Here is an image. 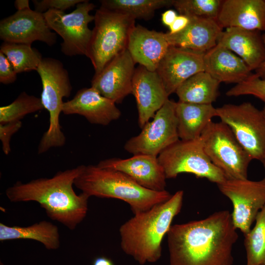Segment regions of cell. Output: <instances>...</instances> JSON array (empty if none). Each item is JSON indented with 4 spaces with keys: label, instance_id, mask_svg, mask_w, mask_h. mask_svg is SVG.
<instances>
[{
    "label": "cell",
    "instance_id": "33",
    "mask_svg": "<svg viewBox=\"0 0 265 265\" xmlns=\"http://www.w3.org/2000/svg\"><path fill=\"white\" fill-rule=\"evenodd\" d=\"M84 0H33L32 3L34 10L44 13L49 10H55L64 12Z\"/></svg>",
    "mask_w": 265,
    "mask_h": 265
},
{
    "label": "cell",
    "instance_id": "8",
    "mask_svg": "<svg viewBox=\"0 0 265 265\" xmlns=\"http://www.w3.org/2000/svg\"><path fill=\"white\" fill-rule=\"evenodd\" d=\"M158 159L166 179L175 178L181 173H190L216 185L227 179L206 155L201 137L187 141L180 139L163 151Z\"/></svg>",
    "mask_w": 265,
    "mask_h": 265
},
{
    "label": "cell",
    "instance_id": "16",
    "mask_svg": "<svg viewBox=\"0 0 265 265\" xmlns=\"http://www.w3.org/2000/svg\"><path fill=\"white\" fill-rule=\"evenodd\" d=\"M97 165L121 172L145 188L165 190L167 179L158 157L139 154L126 159L111 158L101 160Z\"/></svg>",
    "mask_w": 265,
    "mask_h": 265
},
{
    "label": "cell",
    "instance_id": "15",
    "mask_svg": "<svg viewBox=\"0 0 265 265\" xmlns=\"http://www.w3.org/2000/svg\"><path fill=\"white\" fill-rule=\"evenodd\" d=\"M205 53L170 46L156 70L169 96L186 80L204 71Z\"/></svg>",
    "mask_w": 265,
    "mask_h": 265
},
{
    "label": "cell",
    "instance_id": "21",
    "mask_svg": "<svg viewBox=\"0 0 265 265\" xmlns=\"http://www.w3.org/2000/svg\"><path fill=\"white\" fill-rule=\"evenodd\" d=\"M216 20L222 28L265 31V0H223Z\"/></svg>",
    "mask_w": 265,
    "mask_h": 265
},
{
    "label": "cell",
    "instance_id": "36",
    "mask_svg": "<svg viewBox=\"0 0 265 265\" xmlns=\"http://www.w3.org/2000/svg\"><path fill=\"white\" fill-rule=\"evenodd\" d=\"M190 21L189 17L184 15H178L173 23L169 27L170 34H175L183 30L188 25Z\"/></svg>",
    "mask_w": 265,
    "mask_h": 265
},
{
    "label": "cell",
    "instance_id": "19",
    "mask_svg": "<svg viewBox=\"0 0 265 265\" xmlns=\"http://www.w3.org/2000/svg\"><path fill=\"white\" fill-rule=\"evenodd\" d=\"M169 46L165 33L137 25L130 33L127 49L135 63L156 71Z\"/></svg>",
    "mask_w": 265,
    "mask_h": 265
},
{
    "label": "cell",
    "instance_id": "38",
    "mask_svg": "<svg viewBox=\"0 0 265 265\" xmlns=\"http://www.w3.org/2000/svg\"><path fill=\"white\" fill-rule=\"evenodd\" d=\"M262 35L265 47V31ZM255 71V74L258 77L262 79H265V58L262 64Z\"/></svg>",
    "mask_w": 265,
    "mask_h": 265
},
{
    "label": "cell",
    "instance_id": "41",
    "mask_svg": "<svg viewBox=\"0 0 265 265\" xmlns=\"http://www.w3.org/2000/svg\"><path fill=\"white\" fill-rule=\"evenodd\" d=\"M262 111L263 112L264 118L265 119V102H264V105L263 109H262Z\"/></svg>",
    "mask_w": 265,
    "mask_h": 265
},
{
    "label": "cell",
    "instance_id": "3",
    "mask_svg": "<svg viewBox=\"0 0 265 265\" xmlns=\"http://www.w3.org/2000/svg\"><path fill=\"white\" fill-rule=\"evenodd\" d=\"M184 191L164 202L134 214L119 228L122 250L140 264L155 263L161 255V243L174 217L181 212Z\"/></svg>",
    "mask_w": 265,
    "mask_h": 265
},
{
    "label": "cell",
    "instance_id": "22",
    "mask_svg": "<svg viewBox=\"0 0 265 265\" xmlns=\"http://www.w3.org/2000/svg\"><path fill=\"white\" fill-rule=\"evenodd\" d=\"M203 60L204 71L220 83L239 84L254 74L241 58L217 44L205 53Z\"/></svg>",
    "mask_w": 265,
    "mask_h": 265
},
{
    "label": "cell",
    "instance_id": "20",
    "mask_svg": "<svg viewBox=\"0 0 265 265\" xmlns=\"http://www.w3.org/2000/svg\"><path fill=\"white\" fill-rule=\"evenodd\" d=\"M190 21L182 31L165 33L170 46L205 53L217 44L223 29L213 19L189 17Z\"/></svg>",
    "mask_w": 265,
    "mask_h": 265
},
{
    "label": "cell",
    "instance_id": "28",
    "mask_svg": "<svg viewBox=\"0 0 265 265\" xmlns=\"http://www.w3.org/2000/svg\"><path fill=\"white\" fill-rule=\"evenodd\" d=\"M0 52L9 60L17 74L37 69L43 57L31 45L3 42Z\"/></svg>",
    "mask_w": 265,
    "mask_h": 265
},
{
    "label": "cell",
    "instance_id": "26",
    "mask_svg": "<svg viewBox=\"0 0 265 265\" xmlns=\"http://www.w3.org/2000/svg\"><path fill=\"white\" fill-rule=\"evenodd\" d=\"M220 82L205 71L184 81L176 90L179 101L197 104H212L218 96Z\"/></svg>",
    "mask_w": 265,
    "mask_h": 265
},
{
    "label": "cell",
    "instance_id": "4",
    "mask_svg": "<svg viewBox=\"0 0 265 265\" xmlns=\"http://www.w3.org/2000/svg\"><path fill=\"white\" fill-rule=\"evenodd\" d=\"M74 185L89 197L122 200L130 205L134 214L147 211L172 196L166 190L157 191L145 188L121 172L97 165H83Z\"/></svg>",
    "mask_w": 265,
    "mask_h": 265
},
{
    "label": "cell",
    "instance_id": "43",
    "mask_svg": "<svg viewBox=\"0 0 265 265\" xmlns=\"http://www.w3.org/2000/svg\"><path fill=\"white\" fill-rule=\"evenodd\" d=\"M263 265H265V264H264Z\"/></svg>",
    "mask_w": 265,
    "mask_h": 265
},
{
    "label": "cell",
    "instance_id": "10",
    "mask_svg": "<svg viewBox=\"0 0 265 265\" xmlns=\"http://www.w3.org/2000/svg\"><path fill=\"white\" fill-rule=\"evenodd\" d=\"M95 7L94 3L84 0L69 13L55 10L44 13L49 27L63 39L61 51L64 55H83L87 57L92 34L88 24L94 20V16L90 15V12Z\"/></svg>",
    "mask_w": 265,
    "mask_h": 265
},
{
    "label": "cell",
    "instance_id": "9",
    "mask_svg": "<svg viewBox=\"0 0 265 265\" xmlns=\"http://www.w3.org/2000/svg\"><path fill=\"white\" fill-rule=\"evenodd\" d=\"M217 117L228 125L253 159H265V119L249 102L224 104L216 108Z\"/></svg>",
    "mask_w": 265,
    "mask_h": 265
},
{
    "label": "cell",
    "instance_id": "42",
    "mask_svg": "<svg viewBox=\"0 0 265 265\" xmlns=\"http://www.w3.org/2000/svg\"><path fill=\"white\" fill-rule=\"evenodd\" d=\"M261 162L262 163L263 165V166L264 167L265 171V159H264L263 160H262Z\"/></svg>",
    "mask_w": 265,
    "mask_h": 265
},
{
    "label": "cell",
    "instance_id": "40",
    "mask_svg": "<svg viewBox=\"0 0 265 265\" xmlns=\"http://www.w3.org/2000/svg\"><path fill=\"white\" fill-rule=\"evenodd\" d=\"M92 265H114L112 261L105 257H99L95 258Z\"/></svg>",
    "mask_w": 265,
    "mask_h": 265
},
{
    "label": "cell",
    "instance_id": "37",
    "mask_svg": "<svg viewBox=\"0 0 265 265\" xmlns=\"http://www.w3.org/2000/svg\"><path fill=\"white\" fill-rule=\"evenodd\" d=\"M178 15L173 10H166L161 14V21L163 24L169 27L175 21Z\"/></svg>",
    "mask_w": 265,
    "mask_h": 265
},
{
    "label": "cell",
    "instance_id": "24",
    "mask_svg": "<svg viewBox=\"0 0 265 265\" xmlns=\"http://www.w3.org/2000/svg\"><path fill=\"white\" fill-rule=\"evenodd\" d=\"M175 113L178 132L180 140L187 141L200 137L202 132L214 117L216 108L212 104H197L176 102Z\"/></svg>",
    "mask_w": 265,
    "mask_h": 265
},
{
    "label": "cell",
    "instance_id": "34",
    "mask_svg": "<svg viewBox=\"0 0 265 265\" xmlns=\"http://www.w3.org/2000/svg\"><path fill=\"white\" fill-rule=\"evenodd\" d=\"M22 126L21 121L0 124V139L2 143V149L5 155H8L10 153V143L11 137L20 130Z\"/></svg>",
    "mask_w": 265,
    "mask_h": 265
},
{
    "label": "cell",
    "instance_id": "1",
    "mask_svg": "<svg viewBox=\"0 0 265 265\" xmlns=\"http://www.w3.org/2000/svg\"><path fill=\"white\" fill-rule=\"evenodd\" d=\"M237 230L227 210L172 225L167 234L169 265H232Z\"/></svg>",
    "mask_w": 265,
    "mask_h": 265
},
{
    "label": "cell",
    "instance_id": "29",
    "mask_svg": "<svg viewBox=\"0 0 265 265\" xmlns=\"http://www.w3.org/2000/svg\"><path fill=\"white\" fill-rule=\"evenodd\" d=\"M255 222L254 226L244 235L246 265H263L265 263V205Z\"/></svg>",
    "mask_w": 265,
    "mask_h": 265
},
{
    "label": "cell",
    "instance_id": "13",
    "mask_svg": "<svg viewBox=\"0 0 265 265\" xmlns=\"http://www.w3.org/2000/svg\"><path fill=\"white\" fill-rule=\"evenodd\" d=\"M0 38L4 42L31 45L39 41L48 46L56 42V33L48 26L44 15L31 8L17 11L0 22Z\"/></svg>",
    "mask_w": 265,
    "mask_h": 265
},
{
    "label": "cell",
    "instance_id": "25",
    "mask_svg": "<svg viewBox=\"0 0 265 265\" xmlns=\"http://www.w3.org/2000/svg\"><path fill=\"white\" fill-rule=\"evenodd\" d=\"M20 239L39 241L49 250L57 249L60 246L58 229L50 222L42 221L26 227L0 223V241Z\"/></svg>",
    "mask_w": 265,
    "mask_h": 265
},
{
    "label": "cell",
    "instance_id": "31",
    "mask_svg": "<svg viewBox=\"0 0 265 265\" xmlns=\"http://www.w3.org/2000/svg\"><path fill=\"white\" fill-rule=\"evenodd\" d=\"M222 1V0H174L173 6L180 15L217 20Z\"/></svg>",
    "mask_w": 265,
    "mask_h": 265
},
{
    "label": "cell",
    "instance_id": "2",
    "mask_svg": "<svg viewBox=\"0 0 265 265\" xmlns=\"http://www.w3.org/2000/svg\"><path fill=\"white\" fill-rule=\"evenodd\" d=\"M83 165L59 171L51 178H39L23 183L17 182L7 188L5 194L12 202L35 201L51 219L74 230L88 211L87 195H77L73 185Z\"/></svg>",
    "mask_w": 265,
    "mask_h": 265
},
{
    "label": "cell",
    "instance_id": "35",
    "mask_svg": "<svg viewBox=\"0 0 265 265\" xmlns=\"http://www.w3.org/2000/svg\"><path fill=\"white\" fill-rule=\"evenodd\" d=\"M17 73L5 55L0 52V82L8 84L14 82Z\"/></svg>",
    "mask_w": 265,
    "mask_h": 265
},
{
    "label": "cell",
    "instance_id": "7",
    "mask_svg": "<svg viewBox=\"0 0 265 265\" xmlns=\"http://www.w3.org/2000/svg\"><path fill=\"white\" fill-rule=\"evenodd\" d=\"M200 137L206 155L227 179H248V166L253 159L228 125L212 121Z\"/></svg>",
    "mask_w": 265,
    "mask_h": 265
},
{
    "label": "cell",
    "instance_id": "6",
    "mask_svg": "<svg viewBox=\"0 0 265 265\" xmlns=\"http://www.w3.org/2000/svg\"><path fill=\"white\" fill-rule=\"evenodd\" d=\"M94 21L87 57L93 66L95 74H98L127 48L130 33L135 25L132 16L101 7L96 11Z\"/></svg>",
    "mask_w": 265,
    "mask_h": 265
},
{
    "label": "cell",
    "instance_id": "23",
    "mask_svg": "<svg viewBox=\"0 0 265 265\" xmlns=\"http://www.w3.org/2000/svg\"><path fill=\"white\" fill-rule=\"evenodd\" d=\"M262 34L258 30L228 27L222 32L217 44L235 53L252 71H255L265 58V47Z\"/></svg>",
    "mask_w": 265,
    "mask_h": 265
},
{
    "label": "cell",
    "instance_id": "39",
    "mask_svg": "<svg viewBox=\"0 0 265 265\" xmlns=\"http://www.w3.org/2000/svg\"><path fill=\"white\" fill-rule=\"evenodd\" d=\"M14 5L17 11L25 10L30 8L28 0H16L14 2Z\"/></svg>",
    "mask_w": 265,
    "mask_h": 265
},
{
    "label": "cell",
    "instance_id": "12",
    "mask_svg": "<svg viewBox=\"0 0 265 265\" xmlns=\"http://www.w3.org/2000/svg\"><path fill=\"white\" fill-rule=\"evenodd\" d=\"M217 185L232 203L231 214L234 226L246 235L265 205V177L259 181L226 179Z\"/></svg>",
    "mask_w": 265,
    "mask_h": 265
},
{
    "label": "cell",
    "instance_id": "14",
    "mask_svg": "<svg viewBox=\"0 0 265 265\" xmlns=\"http://www.w3.org/2000/svg\"><path fill=\"white\" fill-rule=\"evenodd\" d=\"M127 48L111 59L101 72L95 74L91 86L116 104L132 93L134 64Z\"/></svg>",
    "mask_w": 265,
    "mask_h": 265
},
{
    "label": "cell",
    "instance_id": "5",
    "mask_svg": "<svg viewBox=\"0 0 265 265\" xmlns=\"http://www.w3.org/2000/svg\"><path fill=\"white\" fill-rule=\"evenodd\" d=\"M36 71L42 84V103L49 113V128L38 147V154H42L52 148L65 144L66 137L61 131L59 116L62 112L63 98L70 96L72 86L67 70L57 59L43 57Z\"/></svg>",
    "mask_w": 265,
    "mask_h": 265
},
{
    "label": "cell",
    "instance_id": "27",
    "mask_svg": "<svg viewBox=\"0 0 265 265\" xmlns=\"http://www.w3.org/2000/svg\"><path fill=\"white\" fill-rule=\"evenodd\" d=\"M101 7L128 14L135 20L152 19L156 10L173 6L174 0H102Z\"/></svg>",
    "mask_w": 265,
    "mask_h": 265
},
{
    "label": "cell",
    "instance_id": "30",
    "mask_svg": "<svg viewBox=\"0 0 265 265\" xmlns=\"http://www.w3.org/2000/svg\"><path fill=\"white\" fill-rule=\"evenodd\" d=\"M44 108L41 98L23 92L12 103L0 107V124L21 121L26 115Z\"/></svg>",
    "mask_w": 265,
    "mask_h": 265
},
{
    "label": "cell",
    "instance_id": "17",
    "mask_svg": "<svg viewBox=\"0 0 265 265\" xmlns=\"http://www.w3.org/2000/svg\"><path fill=\"white\" fill-rule=\"evenodd\" d=\"M131 94L136 102L141 129L153 118L169 97L157 71H150L140 65L135 69Z\"/></svg>",
    "mask_w": 265,
    "mask_h": 265
},
{
    "label": "cell",
    "instance_id": "11",
    "mask_svg": "<svg viewBox=\"0 0 265 265\" xmlns=\"http://www.w3.org/2000/svg\"><path fill=\"white\" fill-rule=\"evenodd\" d=\"M176 102L169 99L156 112L153 120L145 124L140 133L127 140L124 149L135 155L158 157L180 140L175 113Z\"/></svg>",
    "mask_w": 265,
    "mask_h": 265
},
{
    "label": "cell",
    "instance_id": "32",
    "mask_svg": "<svg viewBox=\"0 0 265 265\" xmlns=\"http://www.w3.org/2000/svg\"><path fill=\"white\" fill-rule=\"evenodd\" d=\"M226 95L228 97H238L252 95L265 102V79L258 77L255 74L249 80L228 90Z\"/></svg>",
    "mask_w": 265,
    "mask_h": 265
},
{
    "label": "cell",
    "instance_id": "18",
    "mask_svg": "<svg viewBox=\"0 0 265 265\" xmlns=\"http://www.w3.org/2000/svg\"><path fill=\"white\" fill-rule=\"evenodd\" d=\"M115 104L95 88L85 87L79 90L72 99L63 103L62 112L79 114L91 124L106 126L121 116Z\"/></svg>",
    "mask_w": 265,
    "mask_h": 265
}]
</instances>
